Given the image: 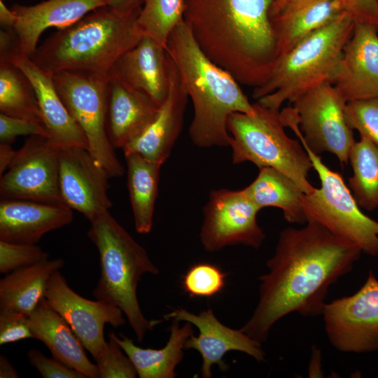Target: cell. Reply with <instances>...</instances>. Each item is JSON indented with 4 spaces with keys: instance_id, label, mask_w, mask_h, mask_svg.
Instances as JSON below:
<instances>
[{
    "instance_id": "obj_1",
    "label": "cell",
    "mask_w": 378,
    "mask_h": 378,
    "mask_svg": "<svg viewBox=\"0 0 378 378\" xmlns=\"http://www.w3.org/2000/svg\"><path fill=\"white\" fill-rule=\"evenodd\" d=\"M362 251L313 220L279 235L268 272L259 277V299L241 330L262 344L274 325L289 314L321 315L330 287L349 273Z\"/></svg>"
},
{
    "instance_id": "obj_2",
    "label": "cell",
    "mask_w": 378,
    "mask_h": 378,
    "mask_svg": "<svg viewBox=\"0 0 378 378\" xmlns=\"http://www.w3.org/2000/svg\"><path fill=\"white\" fill-rule=\"evenodd\" d=\"M274 0H185L183 20L203 52L239 84L263 85L277 60Z\"/></svg>"
},
{
    "instance_id": "obj_3",
    "label": "cell",
    "mask_w": 378,
    "mask_h": 378,
    "mask_svg": "<svg viewBox=\"0 0 378 378\" xmlns=\"http://www.w3.org/2000/svg\"><path fill=\"white\" fill-rule=\"evenodd\" d=\"M166 50L192 103L188 131L192 144L200 148L229 146V116L253 113V104L237 80L203 52L184 20L169 35Z\"/></svg>"
},
{
    "instance_id": "obj_4",
    "label": "cell",
    "mask_w": 378,
    "mask_h": 378,
    "mask_svg": "<svg viewBox=\"0 0 378 378\" xmlns=\"http://www.w3.org/2000/svg\"><path fill=\"white\" fill-rule=\"evenodd\" d=\"M138 16L100 7L58 29L37 46L31 59L50 74L61 71L107 74L144 36L136 24Z\"/></svg>"
},
{
    "instance_id": "obj_5",
    "label": "cell",
    "mask_w": 378,
    "mask_h": 378,
    "mask_svg": "<svg viewBox=\"0 0 378 378\" xmlns=\"http://www.w3.org/2000/svg\"><path fill=\"white\" fill-rule=\"evenodd\" d=\"M87 234L99 257L100 276L92 295L96 300L119 308L137 340H143L147 332L162 321L146 318L138 300L137 287L144 274L156 275L158 268L109 211L91 220Z\"/></svg>"
},
{
    "instance_id": "obj_6",
    "label": "cell",
    "mask_w": 378,
    "mask_h": 378,
    "mask_svg": "<svg viewBox=\"0 0 378 378\" xmlns=\"http://www.w3.org/2000/svg\"><path fill=\"white\" fill-rule=\"evenodd\" d=\"M355 22L346 12L313 32L280 57L267 81L253 89L260 106L280 111L282 104L328 82L350 38Z\"/></svg>"
},
{
    "instance_id": "obj_7",
    "label": "cell",
    "mask_w": 378,
    "mask_h": 378,
    "mask_svg": "<svg viewBox=\"0 0 378 378\" xmlns=\"http://www.w3.org/2000/svg\"><path fill=\"white\" fill-rule=\"evenodd\" d=\"M253 113H233L227 127L233 164L250 162L272 167L291 178L305 194L314 190L308 179L311 160L300 140L289 137L280 111L253 103Z\"/></svg>"
},
{
    "instance_id": "obj_8",
    "label": "cell",
    "mask_w": 378,
    "mask_h": 378,
    "mask_svg": "<svg viewBox=\"0 0 378 378\" xmlns=\"http://www.w3.org/2000/svg\"><path fill=\"white\" fill-rule=\"evenodd\" d=\"M301 144L321 182L320 188L303 196L307 220H315L334 234L357 244L363 253L377 256L378 221L361 211L342 176L330 169L305 144Z\"/></svg>"
},
{
    "instance_id": "obj_9",
    "label": "cell",
    "mask_w": 378,
    "mask_h": 378,
    "mask_svg": "<svg viewBox=\"0 0 378 378\" xmlns=\"http://www.w3.org/2000/svg\"><path fill=\"white\" fill-rule=\"evenodd\" d=\"M280 111L283 122L316 154L328 152L349 162L356 141L345 117L346 102L329 82L308 91Z\"/></svg>"
},
{
    "instance_id": "obj_10",
    "label": "cell",
    "mask_w": 378,
    "mask_h": 378,
    "mask_svg": "<svg viewBox=\"0 0 378 378\" xmlns=\"http://www.w3.org/2000/svg\"><path fill=\"white\" fill-rule=\"evenodd\" d=\"M51 76L60 98L85 136L88 150L111 178L122 176L125 169L107 132L108 73L61 71Z\"/></svg>"
},
{
    "instance_id": "obj_11",
    "label": "cell",
    "mask_w": 378,
    "mask_h": 378,
    "mask_svg": "<svg viewBox=\"0 0 378 378\" xmlns=\"http://www.w3.org/2000/svg\"><path fill=\"white\" fill-rule=\"evenodd\" d=\"M324 328L331 345L344 353L378 350V279L372 270L355 293L326 303Z\"/></svg>"
},
{
    "instance_id": "obj_12",
    "label": "cell",
    "mask_w": 378,
    "mask_h": 378,
    "mask_svg": "<svg viewBox=\"0 0 378 378\" xmlns=\"http://www.w3.org/2000/svg\"><path fill=\"white\" fill-rule=\"evenodd\" d=\"M260 210L243 189L211 190L200 232L204 248L211 253L237 244L259 248L265 239L257 220Z\"/></svg>"
},
{
    "instance_id": "obj_13",
    "label": "cell",
    "mask_w": 378,
    "mask_h": 378,
    "mask_svg": "<svg viewBox=\"0 0 378 378\" xmlns=\"http://www.w3.org/2000/svg\"><path fill=\"white\" fill-rule=\"evenodd\" d=\"M59 150L48 137L30 136L1 176V198L63 204L59 189Z\"/></svg>"
},
{
    "instance_id": "obj_14",
    "label": "cell",
    "mask_w": 378,
    "mask_h": 378,
    "mask_svg": "<svg viewBox=\"0 0 378 378\" xmlns=\"http://www.w3.org/2000/svg\"><path fill=\"white\" fill-rule=\"evenodd\" d=\"M45 298L68 323L94 360L106 342L105 325L118 328L125 323V315L119 308L78 295L70 288L59 270L50 278Z\"/></svg>"
},
{
    "instance_id": "obj_15",
    "label": "cell",
    "mask_w": 378,
    "mask_h": 378,
    "mask_svg": "<svg viewBox=\"0 0 378 378\" xmlns=\"http://www.w3.org/2000/svg\"><path fill=\"white\" fill-rule=\"evenodd\" d=\"M110 178L88 148H59V189L62 202L90 222L109 211L112 206L108 196Z\"/></svg>"
},
{
    "instance_id": "obj_16",
    "label": "cell",
    "mask_w": 378,
    "mask_h": 378,
    "mask_svg": "<svg viewBox=\"0 0 378 378\" xmlns=\"http://www.w3.org/2000/svg\"><path fill=\"white\" fill-rule=\"evenodd\" d=\"M164 318L189 322L198 329L199 334L197 336L192 335L188 339L185 349H195L201 355V374L204 378L212 377L211 369L215 365L220 370H226L227 366L223 358L231 351H241L258 361L265 359L262 344L249 337L241 328L232 329L220 323L211 309L193 314L183 308H175L165 314Z\"/></svg>"
},
{
    "instance_id": "obj_17",
    "label": "cell",
    "mask_w": 378,
    "mask_h": 378,
    "mask_svg": "<svg viewBox=\"0 0 378 378\" xmlns=\"http://www.w3.org/2000/svg\"><path fill=\"white\" fill-rule=\"evenodd\" d=\"M349 102L378 97V27L355 23L329 81Z\"/></svg>"
},
{
    "instance_id": "obj_18",
    "label": "cell",
    "mask_w": 378,
    "mask_h": 378,
    "mask_svg": "<svg viewBox=\"0 0 378 378\" xmlns=\"http://www.w3.org/2000/svg\"><path fill=\"white\" fill-rule=\"evenodd\" d=\"M168 56L169 88L167 97L152 122L122 149L124 153H135L162 165L170 155L181 133L188 99L178 69Z\"/></svg>"
},
{
    "instance_id": "obj_19",
    "label": "cell",
    "mask_w": 378,
    "mask_h": 378,
    "mask_svg": "<svg viewBox=\"0 0 378 378\" xmlns=\"http://www.w3.org/2000/svg\"><path fill=\"white\" fill-rule=\"evenodd\" d=\"M10 62L27 76L34 88L49 140L59 148H88L85 136L60 98L51 74L23 53L15 56Z\"/></svg>"
},
{
    "instance_id": "obj_20",
    "label": "cell",
    "mask_w": 378,
    "mask_h": 378,
    "mask_svg": "<svg viewBox=\"0 0 378 378\" xmlns=\"http://www.w3.org/2000/svg\"><path fill=\"white\" fill-rule=\"evenodd\" d=\"M72 220V209L64 204L1 198L0 240L36 244L44 234Z\"/></svg>"
},
{
    "instance_id": "obj_21",
    "label": "cell",
    "mask_w": 378,
    "mask_h": 378,
    "mask_svg": "<svg viewBox=\"0 0 378 378\" xmlns=\"http://www.w3.org/2000/svg\"><path fill=\"white\" fill-rule=\"evenodd\" d=\"M109 73L148 94L159 106L167 97L169 56L166 48L150 36H143L118 58Z\"/></svg>"
},
{
    "instance_id": "obj_22",
    "label": "cell",
    "mask_w": 378,
    "mask_h": 378,
    "mask_svg": "<svg viewBox=\"0 0 378 378\" xmlns=\"http://www.w3.org/2000/svg\"><path fill=\"white\" fill-rule=\"evenodd\" d=\"M160 106L146 93L108 72L106 125L114 148L123 149L152 122Z\"/></svg>"
},
{
    "instance_id": "obj_23",
    "label": "cell",
    "mask_w": 378,
    "mask_h": 378,
    "mask_svg": "<svg viewBox=\"0 0 378 378\" xmlns=\"http://www.w3.org/2000/svg\"><path fill=\"white\" fill-rule=\"evenodd\" d=\"M105 0H47L34 6L16 4L14 30L23 54L31 57L41 34L48 28L64 29L77 22L89 13L106 6Z\"/></svg>"
},
{
    "instance_id": "obj_24",
    "label": "cell",
    "mask_w": 378,
    "mask_h": 378,
    "mask_svg": "<svg viewBox=\"0 0 378 378\" xmlns=\"http://www.w3.org/2000/svg\"><path fill=\"white\" fill-rule=\"evenodd\" d=\"M28 323L33 338L42 342L52 357L85 378H99L97 367L88 358L80 339L45 298L28 315Z\"/></svg>"
},
{
    "instance_id": "obj_25",
    "label": "cell",
    "mask_w": 378,
    "mask_h": 378,
    "mask_svg": "<svg viewBox=\"0 0 378 378\" xmlns=\"http://www.w3.org/2000/svg\"><path fill=\"white\" fill-rule=\"evenodd\" d=\"M341 0H295L270 16L277 59L344 13Z\"/></svg>"
},
{
    "instance_id": "obj_26",
    "label": "cell",
    "mask_w": 378,
    "mask_h": 378,
    "mask_svg": "<svg viewBox=\"0 0 378 378\" xmlns=\"http://www.w3.org/2000/svg\"><path fill=\"white\" fill-rule=\"evenodd\" d=\"M179 321L172 320L169 337L164 346L160 349H144L136 346L132 340L113 332L108 336L113 338L132 362L140 378H174L176 366L183 358V349L188 339L193 335L192 325L189 322L180 327Z\"/></svg>"
},
{
    "instance_id": "obj_27",
    "label": "cell",
    "mask_w": 378,
    "mask_h": 378,
    "mask_svg": "<svg viewBox=\"0 0 378 378\" xmlns=\"http://www.w3.org/2000/svg\"><path fill=\"white\" fill-rule=\"evenodd\" d=\"M64 265L61 258L48 259L6 274L0 280V309L30 314L45 298L52 274Z\"/></svg>"
},
{
    "instance_id": "obj_28",
    "label": "cell",
    "mask_w": 378,
    "mask_h": 378,
    "mask_svg": "<svg viewBox=\"0 0 378 378\" xmlns=\"http://www.w3.org/2000/svg\"><path fill=\"white\" fill-rule=\"evenodd\" d=\"M243 190L260 209L276 207L288 223L304 225L307 222L302 203L305 193L291 178L276 169L259 168L255 180Z\"/></svg>"
},
{
    "instance_id": "obj_29",
    "label": "cell",
    "mask_w": 378,
    "mask_h": 378,
    "mask_svg": "<svg viewBox=\"0 0 378 378\" xmlns=\"http://www.w3.org/2000/svg\"><path fill=\"white\" fill-rule=\"evenodd\" d=\"M124 154L135 230L138 233L148 234L153 227L162 164L135 153Z\"/></svg>"
},
{
    "instance_id": "obj_30",
    "label": "cell",
    "mask_w": 378,
    "mask_h": 378,
    "mask_svg": "<svg viewBox=\"0 0 378 378\" xmlns=\"http://www.w3.org/2000/svg\"><path fill=\"white\" fill-rule=\"evenodd\" d=\"M353 171L349 187L358 206L378 209V146L365 136L353 144L349 158Z\"/></svg>"
},
{
    "instance_id": "obj_31",
    "label": "cell",
    "mask_w": 378,
    "mask_h": 378,
    "mask_svg": "<svg viewBox=\"0 0 378 378\" xmlns=\"http://www.w3.org/2000/svg\"><path fill=\"white\" fill-rule=\"evenodd\" d=\"M0 111L7 115L43 124L30 80L11 62H0Z\"/></svg>"
},
{
    "instance_id": "obj_32",
    "label": "cell",
    "mask_w": 378,
    "mask_h": 378,
    "mask_svg": "<svg viewBox=\"0 0 378 378\" xmlns=\"http://www.w3.org/2000/svg\"><path fill=\"white\" fill-rule=\"evenodd\" d=\"M185 0H146L136 24L148 36L166 48L176 27L183 21Z\"/></svg>"
},
{
    "instance_id": "obj_33",
    "label": "cell",
    "mask_w": 378,
    "mask_h": 378,
    "mask_svg": "<svg viewBox=\"0 0 378 378\" xmlns=\"http://www.w3.org/2000/svg\"><path fill=\"white\" fill-rule=\"evenodd\" d=\"M226 274L209 262L192 265L182 278L183 290L192 298H211L224 288Z\"/></svg>"
},
{
    "instance_id": "obj_34",
    "label": "cell",
    "mask_w": 378,
    "mask_h": 378,
    "mask_svg": "<svg viewBox=\"0 0 378 378\" xmlns=\"http://www.w3.org/2000/svg\"><path fill=\"white\" fill-rule=\"evenodd\" d=\"M345 117L353 130L378 146V97L347 102Z\"/></svg>"
},
{
    "instance_id": "obj_35",
    "label": "cell",
    "mask_w": 378,
    "mask_h": 378,
    "mask_svg": "<svg viewBox=\"0 0 378 378\" xmlns=\"http://www.w3.org/2000/svg\"><path fill=\"white\" fill-rule=\"evenodd\" d=\"M94 360L99 378H134L137 375L130 358L110 336Z\"/></svg>"
},
{
    "instance_id": "obj_36",
    "label": "cell",
    "mask_w": 378,
    "mask_h": 378,
    "mask_svg": "<svg viewBox=\"0 0 378 378\" xmlns=\"http://www.w3.org/2000/svg\"><path fill=\"white\" fill-rule=\"evenodd\" d=\"M48 259V253L36 244L0 240V273L2 274L6 275Z\"/></svg>"
},
{
    "instance_id": "obj_37",
    "label": "cell",
    "mask_w": 378,
    "mask_h": 378,
    "mask_svg": "<svg viewBox=\"0 0 378 378\" xmlns=\"http://www.w3.org/2000/svg\"><path fill=\"white\" fill-rule=\"evenodd\" d=\"M33 338L28 315L11 309H0V345Z\"/></svg>"
},
{
    "instance_id": "obj_38",
    "label": "cell",
    "mask_w": 378,
    "mask_h": 378,
    "mask_svg": "<svg viewBox=\"0 0 378 378\" xmlns=\"http://www.w3.org/2000/svg\"><path fill=\"white\" fill-rule=\"evenodd\" d=\"M43 136L46 130L41 122L0 113V143L11 144L18 136Z\"/></svg>"
},
{
    "instance_id": "obj_39",
    "label": "cell",
    "mask_w": 378,
    "mask_h": 378,
    "mask_svg": "<svg viewBox=\"0 0 378 378\" xmlns=\"http://www.w3.org/2000/svg\"><path fill=\"white\" fill-rule=\"evenodd\" d=\"M27 358L29 363L44 378H85L78 371L67 366L54 357L46 356L38 349L29 350Z\"/></svg>"
},
{
    "instance_id": "obj_40",
    "label": "cell",
    "mask_w": 378,
    "mask_h": 378,
    "mask_svg": "<svg viewBox=\"0 0 378 378\" xmlns=\"http://www.w3.org/2000/svg\"><path fill=\"white\" fill-rule=\"evenodd\" d=\"M22 53L20 39L14 29L0 31V62H10L11 59Z\"/></svg>"
},
{
    "instance_id": "obj_41",
    "label": "cell",
    "mask_w": 378,
    "mask_h": 378,
    "mask_svg": "<svg viewBox=\"0 0 378 378\" xmlns=\"http://www.w3.org/2000/svg\"><path fill=\"white\" fill-rule=\"evenodd\" d=\"M112 10L125 16L139 15L146 0H105Z\"/></svg>"
},
{
    "instance_id": "obj_42",
    "label": "cell",
    "mask_w": 378,
    "mask_h": 378,
    "mask_svg": "<svg viewBox=\"0 0 378 378\" xmlns=\"http://www.w3.org/2000/svg\"><path fill=\"white\" fill-rule=\"evenodd\" d=\"M17 150L11 147V144L0 143V174L1 176L9 167L16 155Z\"/></svg>"
},
{
    "instance_id": "obj_43",
    "label": "cell",
    "mask_w": 378,
    "mask_h": 378,
    "mask_svg": "<svg viewBox=\"0 0 378 378\" xmlns=\"http://www.w3.org/2000/svg\"><path fill=\"white\" fill-rule=\"evenodd\" d=\"M17 15L0 0V24L3 29H13L17 22Z\"/></svg>"
},
{
    "instance_id": "obj_44",
    "label": "cell",
    "mask_w": 378,
    "mask_h": 378,
    "mask_svg": "<svg viewBox=\"0 0 378 378\" xmlns=\"http://www.w3.org/2000/svg\"><path fill=\"white\" fill-rule=\"evenodd\" d=\"M17 377L19 374L14 366L5 356L0 355V378Z\"/></svg>"
},
{
    "instance_id": "obj_45",
    "label": "cell",
    "mask_w": 378,
    "mask_h": 378,
    "mask_svg": "<svg viewBox=\"0 0 378 378\" xmlns=\"http://www.w3.org/2000/svg\"><path fill=\"white\" fill-rule=\"evenodd\" d=\"M295 0H274L270 9V16L282 8L287 4Z\"/></svg>"
},
{
    "instance_id": "obj_46",
    "label": "cell",
    "mask_w": 378,
    "mask_h": 378,
    "mask_svg": "<svg viewBox=\"0 0 378 378\" xmlns=\"http://www.w3.org/2000/svg\"><path fill=\"white\" fill-rule=\"evenodd\" d=\"M377 271H378V268H377Z\"/></svg>"
},
{
    "instance_id": "obj_47",
    "label": "cell",
    "mask_w": 378,
    "mask_h": 378,
    "mask_svg": "<svg viewBox=\"0 0 378 378\" xmlns=\"http://www.w3.org/2000/svg\"><path fill=\"white\" fill-rule=\"evenodd\" d=\"M377 2H378V0H377Z\"/></svg>"
}]
</instances>
